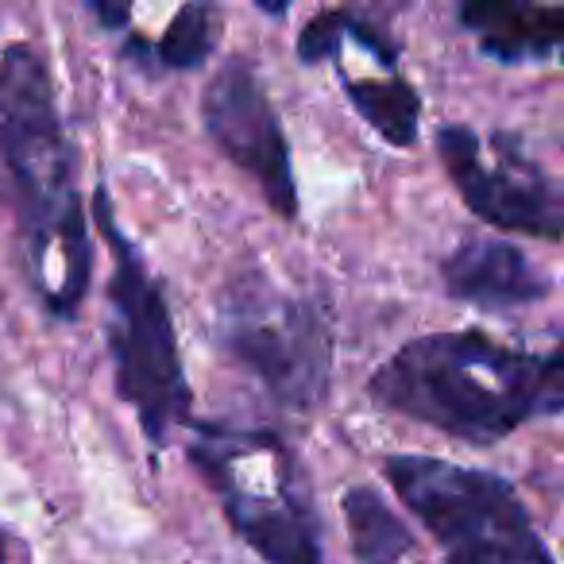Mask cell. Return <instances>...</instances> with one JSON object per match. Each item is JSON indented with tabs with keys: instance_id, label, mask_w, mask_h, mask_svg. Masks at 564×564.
<instances>
[{
	"instance_id": "8",
	"label": "cell",
	"mask_w": 564,
	"mask_h": 564,
	"mask_svg": "<svg viewBox=\"0 0 564 564\" xmlns=\"http://www.w3.org/2000/svg\"><path fill=\"white\" fill-rule=\"evenodd\" d=\"M202 128L220 159L256 182L282 220H299L302 194L294 174L291 135L271 101L263 70L248 55H228L202 94Z\"/></svg>"
},
{
	"instance_id": "1",
	"label": "cell",
	"mask_w": 564,
	"mask_h": 564,
	"mask_svg": "<svg viewBox=\"0 0 564 564\" xmlns=\"http://www.w3.org/2000/svg\"><path fill=\"white\" fill-rule=\"evenodd\" d=\"M0 166L9 174L20 251L51 322H78L94 286V220L82 202V159L43 47L0 51Z\"/></svg>"
},
{
	"instance_id": "9",
	"label": "cell",
	"mask_w": 564,
	"mask_h": 564,
	"mask_svg": "<svg viewBox=\"0 0 564 564\" xmlns=\"http://www.w3.org/2000/svg\"><path fill=\"white\" fill-rule=\"evenodd\" d=\"M441 286L453 302L487 314L538 306L556 291L553 274L502 236H464L441 259Z\"/></svg>"
},
{
	"instance_id": "13",
	"label": "cell",
	"mask_w": 564,
	"mask_h": 564,
	"mask_svg": "<svg viewBox=\"0 0 564 564\" xmlns=\"http://www.w3.org/2000/svg\"><path fill=\"white\" fill-rule=\"evenodd\" d=\"M340 89H345L348 105L356 117L394 151H410L422 140V94L410 78L399 70H376V74H356L337 70Z\"/></svg>"
},
{
	"instance_id": "10",
	"label": "cell",
	"mask_w": 564,
	"mask_h": 564,
	"mask_svg": "<svg viewBox=\"0 0 564 564\" xmlns=\"http://www.w3.org/2000/svg\"><path fill=\"white\" fill-rule=\"evenodd\" d=\"M86 12L97 20V28L120 40V55L132 70L148 78H171V74L202 70L220 47L225 32V12L217 4H182L171 12L159 35H143L128 24V4L117 0H89Z\"/></svg>"
},
{
	"instance_id": "16",
	"label": "cell",
	"mask_w": 564,
	"mask_h": 564,
	"mask_svg": "<svg viewBox=\"0 0 564 564\" xmlns=\"http://www.w3.org/2000/svg\"><path fill=\"white\" fill-rule=\"evenodd\" d=\"M9 545H12L9 530H4V525H0V564H9Z\"/></svg>"
},
{
	"instance_id": "6",
	"label": "cell",
	"mask_w": 564,
	"mask_h": 564,
	"mask_svg": "<svg viewBox=\"0 0 564 564\" xmlns=\"http://www.w3.org/2000/svg\"><path fill=\"white\" fill-rule=\"evenodd\" d=\"M399 502L425 525L445 564H556L507 476L430 453L383 456Z\"/></svg>"
},
{
	"instance_id": "3",
	"label": "cell",
	"mask_w": 564,
	"mask_h": 564,
	"mask_svg": "<svg viewBox=\"0 0 564 564\" xmlns=\"http://www.w3.org/2000/svg\"><path fill=\"white\" fill-rule=\"evenodd\" d=\"M189 464L263 564H325V518L299 448L274 430L189 422Z\"/></svg>"
},
{
	"instance_id": "11",
	"label": "cell",
	"mask_w": 564,
	"mask_h": 564,
	"mask_svg": "<svg viewBox=\"0 0 564 564\" xmlns=\"http://www.w3.org/2000/svg\"><path fill=\"white\" fill-rule=\"evenodd\" d=\"M456 20L479 55L495 58L499 66H538L561 55L564 12L556 4H460Z\"/></svg>"
},
{
	"instance_id": "7",
	"label": "cell",
	"mask_w": 564,
	"mask_h": 564,
	"mask_svg": "<svg viewBox=\"0 0 564 564\" xmlns=\"http://www.w3.org/2000/svg\"><path fill=\"white\" fill-rule=\"evenodd\" d=\"M437 163L448 174L456 197L468 205L471 217L499 232L533 236V240L561 243L564 236V194L561 182L530 155L522 135L479 132L471 124L437 128Z\"/></svg>"
},
{
	"instance_id": "15",
	"label": "cell",
	"mask_w": 564,
	"mask_h": 564,
	"mask_svg": "<svg viewBox=\"0 0 564 564\" xmlns=\"http://www.w3.org/2000/svg\"><path fill=\"white\" fill-rule=\"evenodd\" d=\"M259 12H267V17H286L291 12V4H256Z\"/></svg>"
},
{
	"instance_id": "12",
	"label": "cell",
	"mask_w": 564,
	"mask_h": 564,
	"mask_svg": "<svg viewBox=\"0 0 564 564\" xmlns=\"http://www.w3.org/2000/svg\"><path fill=\"white\" fill-rule=\"evenodd\" d=\"M294 51L302 66L329 63L333 70H348V58H371L387 70H399L402 55L399 40L383 24L352 9H322L317 17H310Z\"/></svg>"
},
{
	"instance_id": "2",
	"label": "cell",
	"mask_w": 564,
	"mask_h": 564,
	"mask_svg": "<svg viewBox=\"0 0 564 564\" xmlns=\"http://www.w3.org/2000/svg\"><path fill=\"white\" fill-rule=\"evenodd\" d=\"M379 410L464 445H499L564 410L561 348L533 352L484 329H445L399 345L368 379Z\"/></svg>"
},
{
	"instance_id": "14",
	"label": "cell",
	"mask_w": 564,
	"mask_h": 564,
	"mask_svg": "<svg viewBox=\"0 0 564 564\" xmlns=\"http://www.w3.org/2000/svg\"><path fill=\"white\" fill-rule=\"evenodd\" d=\"M340 514L348 525L356 564H406L414 556L417 538L402 514L371 484H352L340 495Z\"/></svg>"
},
{
	"instance_id": "4",
	"label": "cell",
	"mask_w": 564,
	"mask_h": 564,
	"mask_svg": "<svg viewBox=\"0 0 564 564\" xmlns=\"http://www.w3.org/2000/svg\"><path fill=\"white\" fill-rule=\"evenodd\" d=\"M101 240L109 243V282H105V302H109V360L112 383L128 410L140 422V433L151 448H166L174 430L189 425V391L186 364H182L178 329H174L166 286L151 263L143 259L140 243L120 228L117 209H112L109 186L94 189V213Z\"/></svg>"
},
{
	"instance_id": "5",
	"label": "cell",
	"mask_w": 564,
	"mask_h": 564,
	"mask_svg": "<svg viewBox=\"0 0 564 564\" xmlns=\"http://www.w3.org/2000/svg\"><path fill=\"white\" fill-rule=\"evenodd\" d=\"M217 348L279 406H325L333 391V314L317 294L282 286L263 267L228 279L217 299Z\"/></svg>"
}]
</instances>
